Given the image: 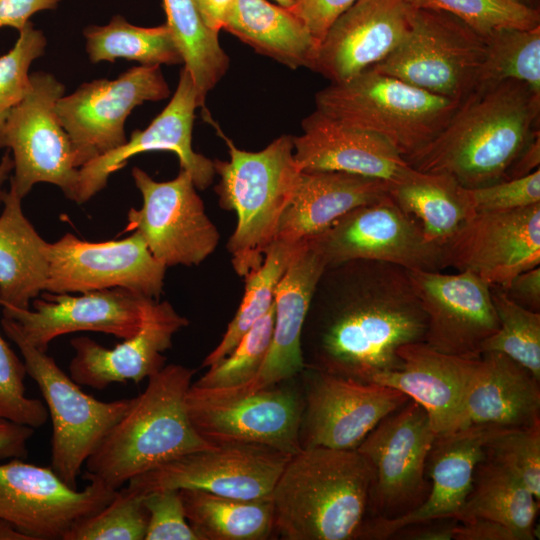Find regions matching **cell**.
<instances>
[{
  "mask_svg": "<svg viewBox=\"0 0 540 540\" xmlns=\"http://www.w3.org/2000/svg\"><path fill=\"white\" fill-rule=\"evenodd\" d=\"M188 324L168 301L153 300L138 332L112 349L86 336L72 338L70 377L78 385L98 390L113 383L138 384L165 366L163 352L172 346L174 334Z\"/></svg>",
  "mask_w": 540,
  "mask_h": 540,
  "instance_id": "25",
  "label": "cell"
},
{
  "mask_svg": "<svg viewBox=\"0 0 540 540\" xmlns=\"http://www.w3.org/2000/svg\"><path fill=\"white\" fill-rule=\"evenodd\" d=\"M538 509L539 500L520 478L485 454L476 466L472 490L457 521L490 519L509 527L518 540H533Z\"/></svg>",
  "mask_w": 540,
  "mask_h": 540,
  "instance_id": "34",
  "label": "cell"
},
{
  "mask_svg": "<svg viewBox=\"0 0 540 540\" xmlns=\"http://www.w3.org/2000/svg\"><path fill=\"white\" fill-rule=\"evenodd\" d=\"M444 268L468 271L505 287L540 265V203L495 212H475L443 245Z\"/></svg>",
  "mask_w": 540,
  "mask_h": 540,
  "instance_id": "19",
  "label": "cell"
},
{
  "mask_svg": "<svg viewBox=\"0 0 540 540\" xmlns=\"http://www.w3.org/2000/svg\"><path fill=\"white\" fill-rule=\"evenodd\" d=\"M81 491L51 467L14 458L0 464V518L30 540H64L73 524L106 506L117 490L90 479Z\"/></svg>",
  "mask_w": 540,
  "mask_h": 540,
  "instance_id": "16",
  "label": "cell"
},
{
  "mask_svg": "<svg viewBox=\"0 0 540 540\" xmlns=\"http://www.w3.org/2000/svg\"><path fill=\"white\" fill-rule=\"evenodd\" d=\"M131 175L143 204L129 210L126 229L138 232L159 262L166 267L198 265L214 252L219 232L186 170L180 168L174 179L163 182L139 167Z\"/></svg>",
  "mask_w": 540,
  "mask_h": 540,
  "instance_id": "12",
  "label": "cell"
},
{
  "mask_svg": "<svg viewBox=\"0 0 540 540\" xmlns=\"http://www.w3.org/2000/svg\"><path fill=\"white\" fill-rule=\"evenodd\" d=\"M282 7L289 8L293 4V0H276Z\"/></svg>",
  "mask_w": 540,
  "mask_h": 540,
  "instance_id": "60",
  "label": "cell"
},
{
  "mask_svg": "<svg viewBox=\"0 0 540 540\" xmlns=\"http://www.w3.org/2000/svg\"><path fill=\"white\" fill-rule=\"evenodd\" d=\"M64 92L53 74L32 73L28 94L0 126V149L10 151L14 163L10 185L21 199L35 184L49 183L73 200L80 167L55 109Z\"/></svg>",
  "mask_w": 540,
  "mask_h": 540,
  "instance_id": "9",
  "label": "cell"
},
{
  "mask_svg": "<svg viewBox=\"0 0 540 540\" xmlns=\"http://www.w3.org/2000/svg\"><path fill=\"white\" fill-rule=\"evenodd\" d=\"M505 429L472 425L437 435L427 459L430 491L417 509L394 519H366L357 539H389L403 526L458 516L472 490L474 471L487 442Z\"/></svg>",
  "mask_w": 540,
  "mask_h": 540,
  "instance_id": "24",
  "label": "cell"
},
{
  "mask_svg": "<svg viewBox=\"0 0 540 540\" xmlns=\"http://www.w3.org/2000/svg\"><path fill=\"white\" fill-rule=\"evenodd\" d=\"M168 25L204 107L207 94L227 72L230 59L218 33L202 21L193 0H163Z\"/></svg>",
  "mask_w": 540,
  "mask_h": 540,
  "instance_id": "36",
  "label": "cell"
},
{
  "mask_svg": "<svg viewBox=\"0 0 540 540\" xmlns=\"http://www.w3.org/2000/svg\"><path fill=\"white\" fill-rule=\"evenodd\" d=\"M33 434L34 428L0 417V461L26 458L27 444Z\"/></svg>",
  "mask_w": 540,
  "mask_h": 540,
  "instance_id": "53",
  "label": "cell"
},
{
  "mask_svg": "<svg viewBox=\"0 0 540 540\" xmlns=\"http://www.w3.org/2000/svg\"><path fill=\"white\" fill-rule=\"evenodd\" d=\"M485 454L510 469L540 499V423L500 431L487 442Z\"/></svg>",
  "mask_w": 540,
  "mask_h": 540,
  "instance_id": "45",
  "label": "cell"
},
{
  "mask_svg": "<svg viewBox=\"0 0 540 540\" xmlns=\"http://www.w3.org/2000/svg\"><path fill=\"white\" fill-rule=\"evenodd\" d=\"M186 519L199 540H266L275 535L272 495L241 499L179 489Z\"/></svg>",
  "mask_w": 540,
  "mask_h": 540,
  "instance_id": "35",
  "label": "cell"
},
{
  "mask_svg": "<svg viewBox=\"0 0 540 540\" xmlns=\"http://www.w3.org/2000/svg\"><path fill=\"white\" fill-rule=\"evenodd\" d=\"M437 434L426 410L409 400L382 419L356 449L373 470L366 519L417 509L430 491L427 459Z\"/></svg>",
  "mask_w": 540,
  "mask_h": 540,
  "instance_id": "11",
  "label": "cell"
},
{
  "mask_svg": "<svg viewBox=\"0 0 540 540\" xmlns=\"http://www.w3.org/2000/svg\"><path fill=\"white\" fill-rule=\"evenodd\" d=\"M0 214V305L29 309L45 291L49 273L46 242L25 216L22 199L10 185Z\"/></svg>",
  "mask_w": 540,
  "mask_h": 540,
  "instance_id": "31",
  "label": "cell"
},
{
  "mask_svg": "<svg viewBox=\"0 0 540 540\" xmlns=\"http://www.w3.org/2000/svg\"><path fill=\"white\" fill-rule=\"evenodd\" d=\"M147 524L143 494L121 487L101 510L75 522L64 540H144Z\"/></svg>",
  "mask_w": 540,
  "mask_h": 540,
  "instance_id": "42",
  "label": "cell"
},
{
  "mask_svg": "<svg viewBox=\"0 0 540 540\" xmlns=\"http://www.w3.org/2000/svg\"><path fill=\"white\" fill-rule=\"evenodd\" d=\"M0 540H30L19 532L10 522L0 518Z\"/></svg>",
  "mask_w": 540,
  "mask_h": 540,
  "instance_id": "58",
  "label": "cell"
},
{
  "mask_svg": "<svg viewBox=\"0 0 540 540\" xmlns=\"http://www.w3.org/2000/svg\"><path fill=\"white\" fill-rule=\"evenodd\" d=\"M18 32L14 46L0 56V126L28 94L31 87L29 69L45 53L47 46L44 33L32 22Z\"/></svg>",
  "mask_w": 540,
  "mask_h": 540,
  "instance_id": "44",
  "label": "cell"
},
{
  "mask_svg": "<svg viewBox=\"0 0 540 540\" xmlns=\"http://www.w3.org/2000/svg\"><path fill=\"white\" fill-rule=\"evenodd\" d=\"M186 406L196 432L213 446L254 443L300 452V374L257 391L228 395L191 384Z\"/></svg>",
  "mask_w": 540,
  "mask_h": 540,
  "instance_id": "10",
  "label": "cell"
},
{
  "mask_svg": "<svg viewBox=\"0 0 540 540\" xmlns=\"http://www.w3.org/2000/svg\"><path fill=\"white\" fill-rule=\"evenodd\" d=\"M540 164V135L537 136L521 153L512 165L507 180L526 176L539 168Z\"/></svg>",
  "mask_w": 540,
  "mask_h": 540,
  "instance_id": "56",
  "label": "cell"
},
{
  "mask_svg": "<svg viewBox=\"0 0 540 540\" xmlns=\"http://www.w3.org/2000/svg\"><path fill=\"white\" fill-rule=\"evenodd\" d=\"M274 304L220 362L208 368L193 385L207 389H230L252 380L260 370L271 343Z\"/></svg>",
  "mask_w": 540,
  "mask_h": 540,
  "instance_id": "43",
  "label": "cell"
},
{
  "mask_svg": "<svg viewBox=\"0 0 540 540\" xmlns=\"http://www.w3.org/2000/svg\"><path fill=\"white\" fill-rule=\"evenodd\" d=\"M293 137L294 158L302 171H341L390 184L409 178L413 169L384 137L342 124L318 110L302 120Z\"/></svg>",
  "mask_w": 540,
  "mask_h": 540,
  "instance_id": "27",
  "label": "cell"
},
{
  "mask_svg": "<svg viewBox=\"0 0 540 540\" xmlns=\"http://www.w3.org/2000/svg\"><path fill=\"white\" fill-rule=\"evenodd\" d=\"M48 258L45 291L57 294L124 288L158 300L167 268L136 231L104 242H89L66 233L49 243Z\"/></svg>",
  "mask_w": 540,
  "mask_h": 540,
  "instance_id": "18",
  "label": "cell"
},
{
  "mask_svg": "<svg viewBox=\"0 0 540 540\" xmlns=\"http://www.w3.org/2000/svg\"><path fill=\"white\" fill-rule=\"evenodd\" d=\"M458 521L454 519H435L409 524L396 530L389 539L404 540H451L453 529Z\"/></svg>",
  "mask_w": 540,
  "mask_h": 540,
  "instance_id": "54",
  "label": "cell"
},
{
  "mask_svg": "<svg viewBox=\"0 0 540 540\" xmlns=\"http://www.w3.org/2000/svg\"><path fill=\"white\" fill-rule=\"evenodd\" d=\"M499 328L482 345L481 354L500 352L540 380V312L523 308L499 285H490Z\"/></svg>",
  "mask_w": 540,
  "mask_h": 540,
  "instance_id": "40",
  "label": "cell"
},
{
  "mask_svg": "<svg viewBox=\"0 0 540 540\" xmlns=\"http://www.w3.org/2000/svg\"><path fill=\"white\" fill-rule=\"evenodd\" d=\"M300 243L275 240L266 251L260 267L244 277L245 291L241 304L219 344L204 358L202 367L214 366L226 357L247 331L270 310L277 284Z\"/></svg>",
  "mask_w": 540,
  "mask_h": 540,
  "instance_id": "38",
  "label": "cell"
},
{
  "mask_svg": "<svg viewBox=\"0 0 540 540\" xmlns=\"http://www.w3.org/2000/svg\"><path fill=\"white\" fill-rule=\"evenodd\" d=\"M225 140L230 159L214 160L219 176L215 191L223 209L236 213L237 224L227 248L235 272L245 277L258 269L275 241L282 215L301 173L294 158L293 137L282 135L257 152Z\"/></svg>",
  "mask_w": 540,
  "mask_h": 540,
  "instance_id": "5",
  "label": "cell"
},
{
  "mask_svg": "<svg viewBox=\"0 0 540 540\" xmlns=\"http://www.w3.org/2000/svg\"><path fill=\"white\" fill-rule=\"evenodd\" d=\"M540 423V380L500 352L481 354L458 430L485 425L517 429Z\"/></svg>",
  "mask_w": 540,
  "mask_h": 540,
  "instance_id": "30",
  "label": "cell"
},
{
  "mask_svg": "<svg viewBox=\"0 0 540 540\" xmlns=\"http://www.w3.org/2000/svg\"><path fill=\"white\" fill-rule=\"evenodd\" d=\"M326 269V260L314 240H302L275 290L273 333L260 370L242 386L212 390L228 395L251 393L293 378L303 371L302 331L317 285Z\"/></svg>",
  "mask_w": 540,
  "mask_h": 540,
  "instance_id": "26",
  "label": "cell"
},
{
  "mask_svg": "<svg viewBox=\"0 0 540 540\" xmlns=\"http://www.w3.org/2000/svg\"><path fill=\"white\" fill-rule=\"evenodd\" d=\"M14 168L13 159L10 151H6L0 160V207L2 206L3 196L6 190L3 186L10 179Z\"/></svg>",
  "mask_w": 540,
  "mask_h": 540,
  "instance_id": "57",
  "label": "cell"
},
{
  "mask_svg": "<svg viewBox=\"0 0 540 540\" xmlns=\"http://www.w3.org/2000/svg\"><path fill=\"white\" fill-rule=\"evenodd\" d=\"M389 194L418 222L427 241L441 247L475 214L467 189L446 174L415 170L391 184Z\"/></svg>",
  "mask_w": 540,
  "mask_h": 540,
  "instance_id": "33",
  "label": "cell"
},
{
  "mask_svg": "<svg viewBox=\"0 0 540 540\" xmlns=\"http://www.w3.org/2000/svg\"><path fill=\"white\" fill-rule=\"evenodd\" d=\"M148 512L144 540H199L189 525L178 489H160L143 494Z\"/></svg>",
  "mask_w": 540,
  "mask_h": 540,
  "instance_id": "47",
  "label": "cell"
},
{
  "mask_svg": "<svg viewBox=\"0 0 540 540\" xmlns=\"http://www.w3.org/2000/svg\"><path fill=\"white\" fill-rule=\"evenodd\" d=\"M26 366L0 334V417L15 423L39 428L48 420V410L41 400L25 395Z\"/></svg>",
  "mask_w": 540,
  "mask_h": 540,
  "instance_id": "46",
  "label": "cell"
},
{
  "mask_svg": "<svg viewBox=\"0 0 540 540\" xmlns=\"http://www.w3.org/2000/svg\"><path fill=\"white\" fill-rule=\"evenodd\" d=\"M399 370L377 375L378 383L404 393L427 412L437 435L458 430L468 392L481 364L477 358L438 352L424 342L402 346Z\"/></svg>",
  "mask_w": 540,
  "mask_h": 540,
  "instance_id": "28",
  "label": "cell"
},
{
  "mask_svg": "<svg viewBox=\"0 0 540 540\" xmlns=\"http://www.w3.org/2000/svg\"><path fill=\"white\" fill-rule=\"evenodd\" d=\"M301 449L355 450L387 415L410 399L378 383H364L305 367L300 373Z\"/></svg>",
  "mask_w": 540,
  "mask_h": 540,
  "instance_id": "14",
  "label": "cell"
},
{
  "mask_svg": "<svg viewBox=\"0 0 540 540\" xmlns=\"http://www.w3.org/2000/svg\"><path fill=\"white\" fill-rule=\"evenodd\" d=\"M83 35L92 63L114 62L117 59L136 61L140 65L183 63L166 23L156 27H141L116 15L106 25L87 26Z\"/></svg>",
  "mask_w": 540,
  "mask_h": 540,
  "instance_id": "37",
  "label": "cell"
},
{
  "mask_svg": "<svg viewBox=\"0 0 540 540\" xmlns=\"http://www.w3.org/2000/svg\"><path fill=\"white\" fill-rule=\"evenodd\" d=\"M0 323L5 335L18 347L27 374L38 385L46 403L52 421L50 467L77 489L83 465L128 411L133 398L101 401L86 394L51 356L22 336L14 320L2 316Z\"/></svg>",
  "mask_w": 540,
  "mask_h": 540,
  "instance_id": "7",
  "label": "cell"
},
{
  "mask_svg": "<svg viewBox=\"0 0 540 540\" xmlns=\"http://www.w3.org/2000/svg\"><path fill=\"white\" fill-rule=\"evenodd\" d=\"M540 93L506 80L477 86L438 135L406 158L416 171L446 174L466 189L507 180L528 145L539 136Z\"/></svg>",
  "mask_w": 540,
  "mask_h": 540,
  "instance_id": "2",
  "label": "cell"
},
{
  "mask_svg": "<svg viewBox=\"0 0 540 540\" xmlns=\"http://www.w3.org/2000/svg\"><path fill=\"white\" fill-rule=\"evenodd\" d=\"M203 23L219 33L225 18L236 0H193Z\"/></svg>",
  "mask_w": 540,
  "mask_h": 540,
  "instance_id": "55",
  "label": "cell"
},
{
  "mask_svg": "<svg viewBox=\"0 0 540 540\" xmlns=\"http://www.w3.org/2000/svg\"><path fill=\"white\" fill-rule=\"evenodd\" d=\"M169 95L159 65L135 66L114 80L96 79L64 94L55 109L74 145L79 167L127 141L125 123L135 107Z\"/></svg>",
  "mask_w": 540,
  "mask_h": 540,
  "instance_id": "13",
  "label": "cell"
},
{
  "mask_svg": "<svg viewBox=\"0 0 540 540\" xmlns=\"http://www.w3.org/2000/svg\"><path fill=\"white\" fill-rule=\"evenodd\" d=\"M485 37L455 16L413 8L403 41L372 69L432 94L462 101L477 86Z\"/></svg>",
  "mask_w": 540,
  "mask_h": 540,
  "instance_id": "8",
  "label": "cell"
},
{
  "mask_svg": "<svg viewBox=\"0 0 540 540\" xmlns=\"http://www.w3.org/2000/svg\"><path fill=\"white\" fill-rule=\"evenodd\" d=\"M461 101L432 94L369 68L315 95L316 110L376 133L406 159L432 141Z\"/></svg>",
  "mask_w": 540,
  "mask_h": 540,
  "instance_id": "6",
  "label": "cell"
},
{
  "mask_svg": "<svg viewBox=\"0 0 540 540\" xmlns=\"http://www.w3.org/2000/svg\"><path fill=\"white\" fill-rule=\"evenodd\" d=\"M515 1L522 3L524 5H527L529 7L538 8L535 6V3L537 0H515Z\"/></svg>",
  "mask_w": 540,
  "mask_h": 540,
  "instance_id": "59",
  "label": "cell"
},
{
  "mask_svg": "<svg viewBox=\"0 0 540 540\" xmlns=\"http://www.w3.org/2000/svg\"><path fill=\"white\" fill-rule=\"evenodd\" d=\"M467 191L475 212L507 211L540 203V169Z\"/></svg>",
  "mask_w": 540,
  "mask_h": 540,
  "instance_id": "48",
  "label": "cell"
},
{
  "mask_svg": "<svg viewBox=\"0 0 540 540\" xmlns=\"http://www.w3.org/2000/svg\"><path fill=\"white\" fill-rule=\"evenodd\" d=\"M308 325L305 367L369 383L399 370V349L424 342L427 315L409 270L375 260L328 267Z\"/></svg>",
  "mask_w": 540,
  "mask_h": 540,
  "instance_id": "1",
  "label": "cell"
},
{
  "mask_svg": "<svg viewBox=\"0 0 540 540\" xmlns=\"http://www.w3.org/2000/svg\"><path fill=\"white\" fill-rule=\"evenodd\" d=\"M311 238L327 268L353 260H375L408 270L445 269L443 248L427 241L418 222L390 194L351 210Z\"/></svg>",
  "mask_w": 540,
  "mask_h": 540,
  "instance_id": "15",
  "label": "cell"
},
{
  "mask_svg": "<svg viewBox=\"0 0 540 540\" xmlns=\"http://www.w3.org/2000/svg\"><path fill=\"white\" fill-rule=\"evenodd\" d=\"M32 301L33 310L2 306V316L14 320L22 336L46 352L55 338L78 331H94L129 338L140 329L153 302L124 288L81 293L46 292Z\"/></svg>",
  "mask_w": 540,
  "mask_h": 540,
  "instance_id": "22",
  "label": "cell"
},
{
  "mask_svg": "<svg viewBox=\"0 0 540 540\" xmlns=\"http://www.w3.org/2000/svg\"><path fill=\"white\" fill-rule=\"evenodd\" d=\"M198 94L189 71L183 66L176 90L166 107L143 130H134L117 149L96 157L79 169L74 202L81 204L103 190L109 177L127 161L150 151L174 152L180 168L192 177L197 189L211 185L216 175L214 161L196 153L192 147V129Z\"/></svg>",
  "mask_w": 540,
  "mask_h": 540,
  "instance_id": "21",
  "label": "cell"
},
{
  "mask_svg": "<svg viewBox=\"0 0 540 540\" xmlns=\"http://www.w3.org/2000/svg\"><path fill=\"white\" fill-rule=\"evenodd\" d=\"M291 455L254 443H233L184 454L127 482L139 494L160 489H197L256 499L272 494Z\"/></svg>",
  "mask_w": 540,
  "mask_h": 540,
  "instance_id": "17",
  "label": "cell"
},
{
  "mask_svg": "<svg viewBox=\"0 0 540 540\" xmlns=\"http://www.w3.org/2000/svg\"><path fill=\"white\" fill-rule=\"evenodd\" d=\"M61 0H0V28L20 31L35 13L55 9Z\"/></svg>",
  "mask_w": 540,
  "mask_h": 540,
  "instance_id": "50",
  "label": "cell"
},
{
  "mask_svg": "<svg viewBox=\"0 0 540 540\" xmlns=\"http://www.w3.org/2000/svg\"><path fill=\"white\" fill-rule=\"evenodd\" d=\"M409 275L427 315L424 343L444 354L480 357L483 343L499 328L490 284L468 271Z\"/></svg>",
  "mask_w": 540,
  "mask_h": 540,
  "instance_id": "20",
  "label": "cell"
},
{
  "mask_svg": "<svg viewBox=\"0 0 540 540\" xmlns=\"http://www.w3.org/2000/svg\"><path fill=\"white\" fill-rule=\"evenodd\" d=\"M454 540H518L504 524L485 518L458 522L453 529Z\"/></svg>",
  "mask_w": 540,
  "mask_h": 540,
  "instance_id": "52",
  "label": "cell"
},
{
  "mask_svg": "<svg viewBox=\"0 0 540 540\" xmlns=\"http://www.w3.org/2000/svg\"><path fill=\"white\" fill-rule=\"evenodd\" d=\"M485 41L477 86L514 80L540 93V25L497 30Z\"/></svg>",
  "mask_w": 540,
  "mask_h": 540,
  "instance_id": "39",
  "label": "cell"
},
{
  "mask_svg": "<svg viewBox=\"0 0 540 540\" xmlns=\"http://www.w3.org/2000/svg\"><path fill=\"white\" fill-rule=\"evenodd\" d=\"M357 0H293L288 8L320 43L330 25Z\"/></svg>",
  "mask_w": 540,
  "mask_h": 540,
  "instance_id": "49",
  "label": "cell"
},
{
  "mask_svg": "<svg viewBox=\"0 0 540 540\" xmlns=\"http://www.w3.org/2000/svg\"><path fill=\"white\" fill-rule=\"evenodd\" d=\"M507 296L525 309L540 312V267L521 272L507 286L502 287Z\"/></svg>",
  "mask_w": 540,
  "mask_h": 540,
  "instance_id": "51",
  "label": "cell"
},
{
  "mask_svg": "<svg viewBox=\"0 0 540 540\" xmlns=\"http://www.w3.org/2000/svg\"><path fill=\"white\" fill-rule=\"evenodd\" d=\"M411 11L407 0H357L328 28L311 70L340 83L372 68L403 41Z\"/></svg>",
  "mask_w": 540,
  "mask_h": 540,
  "instance_id": "23",
  "label": "cell"
},
{
  "mask_svg": "<svg viewBox=\"0 0 540 540\" xmlns=\"http://www.w3.org/2000/svg\"><path fill=\"white\" fill-rule=\"evenodd\" d=\"M195 372L170 364L150 376L145 390L85 462L84 478L118 490L184 454L216 447L196 432L188 416L186 396Z\"/></svg>",
  "mask_w": 540,
  "mask_h": 540,
  "instance_id": "4",
  "label": "cell"
},
{
  "mask_svg": "<svg viewBox=\"0 0 540 540\" xmlns=\"http://www.w3.org/2000/svg\"><path fill=\"white\" fill-rule=\"evenodd\" d=\"M418 9L449 13L487 37L501 29H530L540 25L539 8L515 0H407Z\"/></svg>",
  "mask_w": 540,
  "mask_h": 540,
  "instance_id": "41",
  "label": "cell"
},
{
  "mask_svg": "<svg viewBox=\"0 0 540 540\" xmlns=\"http://www.w3.org/2000/svg\"><path fill=\"white\" fill-rule=\"evenodd\" d=\"M373 470L355 450L291 455L272 491L275 535L283 540L357 539L367 518Z\"/></svg>",
  "mask_w": 540,
  "mask_h": 540,
  "instance_id": "3",
  "label": "cell"
},
{
  "mask_svg": "<svg viewBox=\"0 0 540 540\" xmlns=\"http://www.w3.org/2000/svg\"><path fill=\"white\" fill-rule=\"evenodd\" d=\"M391 184L341 171H301L275 240L297 243L323 232L351 210L389 195Z\"/></svg>",
  "mask_w": 540,
  "mask_h": 540,
  "instance_id": "29",
  "label": "cell"
},
{
  "mask_svg": "<svg viewBox=\"0 0 540 540\" xmlns=\"http://www.w3.org/2000/svg\"><path fill=\"white\" fill-rule=\"evenodd\" d=\"M222 29L291 69H311L319 45L300 18L266 0H236Z\"/></svg>",
  "mask_w": 540,
  "mask_h": 540,
  "instance_id": "32",
  "label": "cell"
}]
</instances>
